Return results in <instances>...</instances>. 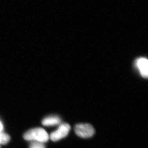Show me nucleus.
<instances>
[{
	"label": "nucleus",
	"mask_w": 148,
	"mask_h": 148,
	"mask_svg": "<svg viewBox=\"0 0 148 148\" xmlns=\"http://www.w3.org/2000/svg\"><path fill=\"white\" fill-rule=\"evenodd\" d=\"M29 148H45V146L43 143L33 141L30 145Z\"/></svg>",
	"instance_id": "nucleus-6"
},
{
	"label": "nucleus",
	"mask_w": 148,
	"mask_h": 148,
	"mask_svg": "<svg viewBox=\"0 0 148 148\" xmlns=\"http://www.w3.org/2000/svg\"><path fill=\"white\" fill-rule=\"evenodd\" d=\"M61 119L59 116L56 115L49 116L44 118L42 120V124L46 127H51V126H56L60 124Z\"/></svg>",
	"instance_id": "nucleus-5"
},
{
	"label": "nucleus",
	"mask_w": 148,
	"mask_h": 148,
	"mask_svg": "<svg viewBox=\"0 0 148 148\" xmlns=\"http://www.w3.org/2000/svg\"><path fill=\"white\" fill-rule=\"evenodd\" d=\"M76 134L82 138H89L95 134V129L91 124H79L74 127Z\"/></svg>",
	"instance_id": "nucleus-2"
},
{
	"label": "nucleus",
	"mask_w": 148,
	"mask_h": 148,
	"mask_svg": "<svg viewBox=\"0 0 148 148\" xmlns=\"http://www.w3.org/2000/svg\"><path fill=\"white\" fill-rule=\"evenodd\" d=\"M136 66L142 77L147 78L148 75V61L145 58L141 57L136 61Z\"/></svg>",
	"instance_id": "nucleus-4"
},
{
	"label": "nucleus",
	"mask_w": 148,
	"mask_h": 148,
	"mask_svg": "<svg viewBox=\"0 0 148 148\" xmlns=\"http://www.w3.org/2000/svg\"><path fill=\"white\" fill-rule=\"evenodd\" d=\"M24 138L27 141H36L44 143L48 141L49 136L44 129L37 127L27 131L24 135Z\"/></svg>",
	"instance_id": "nucleus-1"
},
{
	"label": "nucleus",
	"mask_w": 148,
	"mask_h": 148,
	"mask_svg": "<svg viewBox=\"0 0 148 148\" xmlns=\"http://www.w3.org/2000/svg\"><path fill=\"white\" fill-rule=\"evenodd\" d=\"M71 127L68 124L64 123L60 124L58 129L50 134V138L54 142L64 138L69 133Z\"/></svg>",
	"instance_id": "nucleus-3"
}]
</instances>
